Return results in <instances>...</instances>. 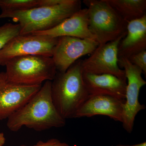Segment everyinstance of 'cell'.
I'll use <instances>...</instances> for the list:
<instances>
[{
	"instance_id": "cell-1",
	"label": "cell",
	"mask_w": 146,
	"mask_h": 146,
	"mask_svg": "<svg viewBox=\"0 0 146 146\" xmlns=\"http://www.w3.org/2000/svg\"><path fill=\"white\" fill-rule=\"evenodd\" d=\"M52 81L45 82L23 106L8 118L9 129L13 132L26 126L36 131L64 127L66 120L58 112L51 98Z\"/></svg>"
},
{
	"instance_id": "cell-2",
	"label": "cell",
	"mask_w": 146,
	"mask_h": 146,
	"mask_svg": "<svg viewBox=\"0 0 146 146\" xmlns=\"http://www.w3.org/2000/svg\"><path fill=\"white\" fill-rule=\"evenodd\" d=\"M81 63L79 59L65 72H57L52 81L53 103L65 120L74 118L89 96L82 78Z\"/></svg>"
},
{
	"instance_id": "cell-3",
	"label": "cell",
	"mask_w": 146,
	"mask_h": 146,
	"mask_svg": "<svg viewBox=\"0 0 146 146\" xmlns=\"http://www.w3.org/2000/svg\"><path fill=\"white\" fill-rule=\"evenodd\" d=\"M80 9L81 1L66 0L63 3L52 6L2 11L0 19L11 18L20 26V35H24L50 29Z\"/></svg>"
},
{
	"instance_id": "cell-4",
	"label": "cell",
	"mask_w": 146,
	"mask_h": 146,
	"mask_svg": "<svg viewBox=\"0 0 146 146\" xmlns=\"http://www.w3.org/2000/svg\"><path fill=\"white\" fill-rule=\"evenodd\" d=\"M6 75L9 81L26 86L42 85L52 81L57 73L52 57L27 55L13 58L6 63Z\"/></svg>"
},
{
	"instance_id": "cell-5",
	"label": "cell",
	"mask_w": 146,
	"mask_h": 146,
	"mask_svg": "<svg viewBox=\"0 0 146 146\" xmlns=\"http://www.w3.org/2000/svg\"><path fill=\"white\" fill-rule=\"evenodd\" d=\"M89 16V29L99 44L112 42L126 33L128 23L106 0H84Z\"/></svg>"
},
{
	"instance_id": "cell-6",
	"label": "cell",
	"mask_w": 146,
	"mask_h": 146,
	"mask_svg": "<svg viewBox=\"0 0 146 146\" xmlns=\"http://www.w3.org/2000/svg\"><path fill=\"white\" fill-rule=\"evenodd\" d=\"M118 65L123 68L128 83L126 89L125 102L123 105L122 125L128 133L133 130L134 121L138 112L146 108L145 105L139 101V93L146 82L142 76L143 72L140 68L132 64L128 59L119 58Z\"/></svg>"
},
{
	"instance_id": "cell-7",
	"label": "cell",
	"mask_w": 146,
	"mask_h": 146,
	"mask_svg": "<svg viewBox=\"0 0 146 146\" xmlns=\"http://www.w3.org/2000/svg\"><path fill=\"white\" fill-rule=\"evenodd\" d=\"M58 38L32 34L19 35L11 39L0 51V65L13 58L27 55L52 56Z\"/></svg>"
},
{
	"instance_id": "cell-8",
	"label": "cell",
	"mask_w": 146,
	"mask_h": 146,
	"mask_svg": "<svg viewBox=\"0 0 146 146\" xmlns=\"http://www.w3.org/2000/svg\"><path fill=\"white\" fill-rule=\"evenodd\" d=\"M126 34L112 42L99 44L89 58L81 60L82 72L98 75L109 74L127 79L124 71L118 65V46Z\"/></svg>"
},
{
	"instance_id": "cell-9",
	"label": "cell",
	"mask_w": 146,
	"mask_h": 146,
	"mask_svg": "<svg viewBox=\"0 0 146 146\" xmlns=\"http://www.w3.org/2000/svg\"><path fill=\"white\" fill-rule=\"evenodd\" d=\"M99 45L95 40L67 36L58 37L52 56L57 72H65L79 58L94 52Z\"/></svg>"
},
{
	"instance_id": "cell-10",
	"label": "cell",
	"mask_w": 146,
	"mask_h": 146,
	"mask_svg": "<svg viewBox=\"0 0 146 146\" xmlns=\"http://www.w3.org/2000/svg\"><path fill=\"white\" fill-rule=\"evenodd\" d=\"M42 86L16 84L7 79L5 72L0 73V120L8 119L26 104Z\"/></svg>"
},
{
	"instance_id": "cell-11",
	"label": "cell",
	"mask_w": 146,
	"mask_h": 146,
	"mask_svg": "<svg viewBox=\"0 0 146 146\" xmlns=\"http://www.w3.org/2000/svg\"><path fill=\"white\" fill-rule=\"evenodd\" d=\"M125 102V100L106 95L89 96L76 113L74 118L91 117L101 115L122 123L123 105Z\"/></svg>"
},
{
	"instance_id": "cell-12",
	"label": "cell",
	"mask_w": 146,
	"mask_h": 146,
	"mask_svg": "<svg viewBox=\"0 0 146 146\" xmlns=\"http://www.w3.org/2000/svg\"><path fill=\"white\" fill-rule=\"evenodd\" d=\"M89 25L88 9L86 8L81 9L54 27L31 34L54 38L67 36L96 40V37L89 30Z\"/></svg>"
},
{
	"instance_id": "cell-13",
	"label": "cell",
	"mask_w": 146,
	"mask_h": 146,
	"mask_svg": "<svg viewBox=\"0 0 146 146\" xmlns=\"http://www.w3.org/2000/svg\"><path fill=\"white\" fill-rule=\"evenodd\" d=\"M82 78L89 96L106 95L125 100L127 79L109 74L98 75L84 72Z\"/></svg>"
},
{
	"instance_id": "cell-14",
	"label": "cell",
	"mask_w": 146,
	"mask_h": 146,
	"mask_svg": "<svg viewBox=\"0 0 146 146\" xmlns=\"http://www.w3.org/2000/svg\"><path fill=\"white\" fill-rule=\"evenodd\" d=\"M146 50V14L127 23V33L118 46V58H128Z\"/></svg>"
},
{
	"instance_id": "cell-15",
	"label": "cell",
	"mask_w": 146,
	"mask_h": 146,
	"mask_svg": "<svg viewBox=\"0 0 146 146\" xmlns=\"http://www.w3.org/2000/svg\"><path fill=\"white\" fill-rule=\"evenodd\" d=\"M125 21H131L146 14V0H106Z\"/></svg>"
},
{
	"instance_id": "cell-16",
	"label": "cell",
	"mask_w": 146,
	"mask_h": 146,
	"mask_svg": "<svg viewBox=\"0 0 146 146\" xmlns=\"http://www.w3.org/2000/svg\"><path fill=\"white\" fill-rule=\"evenodd\" d=\"M39 7V0H0L2 11L28 10Z\"/></svg>"
},
{
	"instance_id": "cell-17",
	"label": "cell",
	"mask_w": 146,
	"mask_h": 146,
	"mask_svg": "<svg viewBox=\"0 0 146 146\" xmlns=\"http://www.w3.org/2000/svg\"><path fill=\"white\" fill-rule=\"evenodd\" d=\"M20 34L18 24L7 23L0 26V51L11 39Z\"/></svg>"
},
{
	"instance_id": "cell-18",
	"label": "cell",
	"mask_w": 146,
	"mask_h": 146,
	"mask_svg": "<svg viewBox=\"0 0 146 146\" xmlns=\"http://www.w3.org/2000/svg\"><path fill=\"white\" fill-rule=\"evenodd\" d=\"M128 60L133 65L141 69L143 74L146 75V50L132 55Z\"/></svg>"
},
{
	"instance_id": "cell-19",
	"label": "cell",
	"mask_w": 146,
	"mask_h": 146,
	"mask_svg": "<svg viewBox=\"0 0 146 146\" xmlns=\"http://www.w3.org/2000/svg\"><path fill=\"white\" fill-rule=\"evenodd\" d=\"M19 146H70L68 144L61 141L56 138H52L47 141H40L37 143L33 145L27 146L26 145H21Z\"/></svg>"
},
{
	"instance_id": "cell-20",
	"label": "cell",
	"mask_w": 146,
	"mask_h": 146,
	"mask_svg": "<svg viewBox=\"0 0 146 146\" xmlns=\"http://www.w3.org/2000/svg\"><path fill=\"white\" fill-rule=\"evenodd\" d=\"M66 0H39V7L52 6L65 2Z\"/></svg>"
},
{
	"instance_id": "cell-21",
	"label": "cell",
	"mask_w": 146,
	"mask_h": 146,
	"mask_svg": "<svg viewBox=\"0 0 146 146\" xmlns=\"http://www.w3.org/2000/svg\"><path fill=\"white\" fill-rule=\"evenodd\" d=\"M5 142V138L4 134L2 132H0V146H3Z\"/></svg>"
},
{
	"instance_id": "cell-22",
	"label": "cell",
	"mask_w": 146,
	"mask_h": 146,
	"mask_svg": "<svg viewBox=\"0 0 146 146\" xmlns=\"http://www.w3.org/2000/svg\"><path fill=\"white\" fill-rule=\"evenodd\" d=\"M116 146H146V142H144L143 143H141L136 144V145H121V144H119V145H117Z\"/></svg>"
},
{
	"instance_id": "cell-23",
	"label": "cell",
	"mask_w": 146,
	"mask_h": 146,
	"mask_svg": "<svg viewBox=\"0 0 146 146\" xmlns=\"http://www.w3.org/2000/svg\"></svg>"
}]
</instances>
